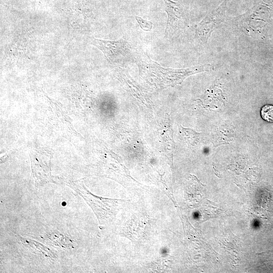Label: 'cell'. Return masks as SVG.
Instances as JSON below:
<instances>
[{"label": "cell", "instance_id": "cell-6", "mask_svg": "<svg viewBox=\"0 0 273 273\" xmlns=\"http://www.w3.org/2000/svg\"><path fill=\"white\" fill-rule=\"evenodd\" d=\"M135 19L143 30L150 31L152 29L153 23L152 22L143 19L142 18L138 16H136Z\"/></svg>", "mask_w": 273, "mask_h": 273}, {"label": "cell", "instance_id": "cell-5", "mask_svg": "<svg viewBox=\"0 0 273 273\" xmlns=\"http://www.w3.org/2000/svg\"><path fill=\"white\" fill-rule=\"evenodd\" d=\"M262 118L267 122H273V106L266 105L262 107L261 110Z\"/></svg>", "mask_w": 273, "mask_h": 273}, {"label": "cell", "instance_id": "cell-1", "mask_svg": "<svg viewBox=\"0 0 273 273\" xmlns=\"http://www.w3.org/2000/svg\"><path fill=\"white\" fill-rule=\"evenodd\" d=\"M92 43L103 53L110 62H118L124 58L129 51L128 43L123 39L107 40L94 38Z\"/></svg>", "mask_w": 273, "mask_h": 273}, {"label": "cell", "instance_id": "cell-2", "mask_svg": "<svg viewBox=\"0 0 273 273\" xmlns=\"http://www.w3.org/2000/svg\"><path fill=\"white\" fill-rule=\"evenodd\" d=\"M168 19L166 32L179 26L184 20L183 8L180 4L170 0H164Z\"/></svg>", "mask_w": 273, "mask_h": 273}, {"label": "cell", "instance_id": "cell-4", "mask_svg": "<svg viewBox=\"0 0 273 273\" xmlns=\"http://www.w3.org/2000/svg\"><path fill=\"white\" fill-rule=\"evenodd\" d=\"M20 241L27 247L29 248L33 252L37 254H42L47 257H52V254L50 250L39 243L31 240H28L20 236H16Z\"/></svg>", "mask_w": 273, "mask_h": 273}, {"label": "cell", "instance_id": "cell-3", "mask_svg": "<svg viewBox=\"0 0 273 273\" xmlns=\"http://www.w3.org/2000/svg\"><path fill=\"white\" fill-rule=\"evenodd\" d=\"M222 20L219 16L210 15L199 24L196 32L203 42H207L211 33L221 23Z\"/></svg>", "mask_w": 273, "mask_h": 273}]
</instances>
